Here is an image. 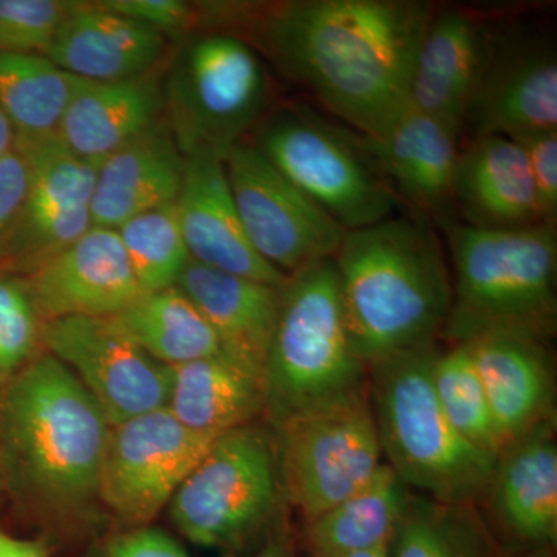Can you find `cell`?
<instances>
[{
  "mask_svg": "<svg viewBox=\"0 0 557 557\" xmlns=\"http://www.w3.org/2000/svg\"><path fill=\"white\" fill-rule=\"evenodd\" d=\"M166 409L193 431L225 434L263 413L262 373L226 354L186 362L172 368Z\"/></svg>",
  "mask_w": 557,
  "mask_h": 557,
  "instance_id": "26",
  "label": "cell"
},
{
  "mask_svg": "<svg viewBox=\"0 0 557 557\" xmlns=\"http://www.w3.org/2000/svg\"><path fill=\"white\" fill-rule=\"evenodd\" d=\"M166 54L160 33L95 2H70L46 57L76 78L119 83L163 67Z\"/></svg>",
  "mask_w": 557,
  "mask_h": 557,
  "instance_id": "20",
  "label": "cell"
},
{
  "mask_svg": "<svg viewBox=\"0 0 557 557\" xmlns=\"http://www.w3.org/2000/svg\"><path fill=\"white\" fill-rule=\"evenodd\" d=\"M104 557H190L182 544L157 528L139 527L109 542Z\"/></svg>",
  "mask_w": 557,
  "mask_h": 557,
  "instance_id": "39",
  "label": "cell"
},
{
  "mask_svg": "<svg viewBox=\"0 0 557 557\" xmlns=\"http://www.w3.org/2000/svg\"><path fill=\"white\" fill-rule=\"evenodd\" d=\"M14 141H16V135H14L10 121L7 120L5 113L0 108V157L7 156L14 149Z\"/></svg>",
  "mask_w": 557,
  "mask_h": 557,
  "instance_id": "42",
  "label": "cell"
},
{
  "mask_svg": "<svg viewBox=\"0 0 557 557\" xmlns=\"http://www.w3.org/2000/svg\"><path fill=\"white\" fill-rule=\"evenodd\" d=\"M40 325L27 278L0 270V387L38 357Z\"/></svg>",
  "mask_w": 557,
  "mask_h": 557,
  "instance_id": "34",
  "label": "cell"
},
{
  "mask_svg": "<svg viewBox=\"0 0 557 557\" xmlns=\"http://www.w3.org/2000/svg\"><path fill=\"white\" fill-rule=\"evenodd\" d=\"M454 205L463 225L518 230L542 225L525 150L515 139H472L458 153Z\"/></svg>",
  "mask_w": 557,
  "mask_h": 557,
  "instance_id": "24",
  "label": "cell"
},
{
  "mask_svg": "<svg viewBox=\"0 0 557 557\" xmlns=\"http://www.w3.org/2000/svg\"><path fill=\"white\" fill-rule=\"evenodd\" d=\"M223 163L242 225L260 258L285 276L335 258L347 231L255 145L237 143Z\"/></svg>",
  "mask_w": 557,
  "mask_h": 557,
  "instance_id": "11",
  "label": "cell"
},
{
  "mask_svg": "<svg viewBox=\"0 0 557 557\" xmlns=\"http://www.w3.org/2000/svg\"><path fill=\"white\" fill-rule=\"evenodd\" d=\"M343 557H386V548L372 549V552L357 553V555Z\"/></svg>",
  "mask_w": 557,
  "mask_h": 557,
  "instance_id": "44",
  "label": "cell"
},
{
  "mask_svg": "<svg viewBox=\"0 0 557 557\" xmlns=\"http://www.w3.org/2000/svg\"><path fill=\"white\" fill-rule=\"evenodd\" d=\"M437 351L431 343L369 366V401L381 450L417 494L478 507L497 456L461 437L440 408L432 384Z\"/></svg>",
  "mask_w": 557,
  "mask_h": 557,
  "instance_id": "5",
  "label": "cell"
},
{
  "mask_svg": "<svg viewBox=\"0 0 557 557\" xmlns=\"http://www.w3.org/2000/svg\"><path fill=\"white\" fill-rule=\"evenodd\" d=\"M511 557H556V548L530 549V552L512 553Z\"/></svg>",
  "mask_w": 557,
  "mask_h": 557,
  "instance_id": "43",
  "label": "cell"
},
{
  "mask_svg": "<svg viewBox=\"0 0 557 557\" xmlns=\"http://www.w3.org/2000/svg\"><path fill=\"white\" fill-rule=\"evenodd\" d=\"M183 175L185 156L166 121L160 120L98 164L91 223L116 230L139 214L174 205Z\"/></svg>",
  "mask_w": 557,
  "mask_h": 557,
  "instance_id": "22",
  "label": "cell"
},
{
  "mask_svg": "<svg viewBox=\"0 0 557 557\" xmlns=\"http://www.w3.org/2000/svg\"><path fill=\"white\" fill-rule=\"evenodd\" d=\"M333 262L351 343L368 368L435 343L453 302V274L428 222L394 215L347 231Z\"/></svg>",
  "mask_w": 557,
  "mask_h": 557,
  "instance_id": "2",
  "label": "cell"
},
{
  "mask_svg": "<svg viewBox=\"0 0 557 557\" xmlns=\"http://www.w3.org/2000/svg\"><path fill=\"white\" fill-rule=\"evenodd\" d=\"M453 302L443 332L453 344L493 332L552 338L556 330V225L446 230Z\"/></svg>",
  "mask_w": 557,
  "mask_h": 557,
  "instance_id": "6",
  "label": "cell"
},
{
  "mask_svg": "<svg viewBox=\"0 0 557 557\" xmlns=\"http://www.w3.org/2000/svg\"><path fill=\"white\" fill-rule=\"evenodd\" d=\"M285 496L276 432L249 423L219 435L172 497V522L197 547L237 549L262 536Z\"/></svg>",
  "mask_w": 557,
  "mask_h": 557,
  "instance_id": "7",
  "label": "cell"
},
{
  "mask_svg": "<svg viewBox=\"0 0 557 557\" xmlns=\"http://www.w3.org/2000/svg\"><path fill=\"white\" fill-rule=\"evenodd\" d=\"M386 557H498L496 537L475 505L410 493Z\"/></svg>",
  "mask_w": 557,
  "mask_h": 557,
  "instance_id": "30",
  "label": "cell"
},
{
  "mask_svg": "<svg viewBox=\"0 0 557 557\" xmlns=\"http://www.w3.org/2000/svg\"><path fill=\"white\" fill-rule=\"evenodd\" d=\"M458 134L446 124L408 108L375 137H357L359 146L392 185L443 230L456 225L454 175Z\"/></svg>",
  "mask_w": 557,
  "mask_h": 557,
  "instance_id": "17",
  "label": "cell"
},
{
  "mask_svg": "<svg viewBox=\"0 0 557 557\" xmlns=\"http://www.w3.org/2000/svg\"><path fill=\"white\" fill-rule=\"evenodd\" d=\"M163 67L139 78L95 83L76 78L58 135L81 160L100 164L164 119Z\"/></svg>",
  "mask_w": 557,
  "mask_h": 557,
  "instance_id": "23",
  "label": "cell"
},
{
  "mask_svg": "<svg viewBox=\"0 0 557 557\" xmlns=\"http://www.w3.org/2000/svg\"><path fill=\"white\" fill-rule=\"evenodd\" d=\"M256 148L296 188L346 231L394 218L398 196L359 146L307 110H281L265 121Z\"/></svg>",
  "mask_w": 557,
  "mask_h": 557,
  "instance_id": "9",
  "label": "cell"
},
{
  "mask_svg": "<svg viewBox=\"0 0 557 557\" xmlns=\"http://www.w3.org/2000/svg\"><path fill=\"white\" fill-rule=\"evenodd\" d=\"M218 437L183 426L166 408L110 426L98 497L124 522L148 527Z\"/></svg>",
  "mask_w": 557,
  "mask_h": 557,
  "instance_id": "12",
  "label": "cell"
},
{
  "mask_svg": "<svg viewBox=\"0 0 557 557\" xmlns=\"http://www.w3.org/2000/svg\"><path fill=\"white\" fill-rule=\"evenodd\" d=\"M177 287L207 319L223 354L262 373L284 285L273 287L190 259Z\"/></svg>",
  "mask_w": 557,
  "mask_h": 557,
  "instance_id": "25",
  "label": "cell"
},
{
  "mask_svg": "<svg viewBox=\"0 0 557 557\" xmlns=\"http://www.w3.org/2000/svg\"><path fill=\"white\" fill-rule=\"evenodd\" d=\"M212 25H247L278 67L333 113L375 137L409 108L421 40L432 20L412 0H293L212 5Z\"/></svg>",
  "mask_w": 557,
  "mask_h": 557,
  "instance_id": "1",
  "label": "cell"
},
{
  "mask_svg": "<svg viewBox=\"0 0 557 557\" xmlns=\"http://www.w3.org/2000/svg\"><path fill=\"white\" fill-rule=\"evenodd\" d=\"M285 497L304 523L346 500L383 467L369 392L276 431Z\"/></svg>",
  "mask_w": 557,
  "mask_h": 557,
  "instance_id": "10",
  "label": "cell"
},
{
  "mask_svg": "<svg viewBox=\"0 0 557 557\" xmlns=\"http://www.w3.org/2000/svg\"><path fill=\"white\" fill-rule=\"evenodd\" d=\"M75 84L46 54L0 53V108L16 141L57 135Z\"/></svg>",
  "mask_w": 557,
  "mask_h": 557,
  "instance_id": "31",
  "label": "cell"
},
{
  "mask_svg": "<svg viewBox=\"0 0 557 557\" xmlns=\"http://www.w3.org/2000/svg\"><path fill=\"white\" fill-rule=\"evenodd\" d=\"M486 504V525L512 549L556 548V421L534 429L497 456L479 504Z\"/></svg>",
  "mask_w": 557,
  "mask_h": 557,
  "instance_id": "15",
  "label": "cell"
},
{
  "mask_svg": "<svg viewBox=\"0 0 557 557\" xmlns=\"http://www.w3.org/2000/svg\"><path fill=\"white\" fill-rule=\"evenodd\" d=\"M242 557H296V555L287 539L274 536L269 539L262 547Z\"/></svg>",
  "mask_w": 557,
  "mask_h": 557,
  "instance_id": "41",
  "label": "cell"
},
{
  "mask_svg": "<svg viewBox=\"0 0 557 557\" xmlns=\"http://www.w3.org/2000/svg\"><path fill=\"white\" fill-rule=\"evenodd\" d=\"M24 277L40 322L113 318L145 295L119 233L100 226Z\"/></svg>",
  "mask_w": 557,
  "mask_h": 557,
  "instance_id": "14",
  "label": "cell"
},
{
  "mask_svg": "<svg viewBox=\"0 0 557 557\" xmlns=\"http://www.w3.org/2000/svg\"><path fill=\"white\" fill-rule=\"evenodd\" d=\"M116 233L143 293L177 287L190 256L175 205L127 220Z\"/></svg>",
  "mask_w": 557,
  "mask_h": 557,
  "instance_id": "33",
  "label": "cell"
},
{
  "mask_svg": "<svg viewBox=\"0 0 557 557\" xmlns=\"http://www.w3.org/2000/svg\"><path fill=\"white\" fill-rule=\"evenodd\" d=\"M110 319L145 354L166 368L223 354L207 319L178 287L145 293Z\"/></svg>",
  "mask_w": 557,
  "mask_h": 557,
  "instance_id": "29",
  "label": "cell"
},
{
  "mask_svg": "<svg viewBox=\"0 0 557 557\" xmlns=\"http://www.w3.org/2000/svg\"><path fill=\"white\" fill-rule=\"evenodd\" d=\"M174 205L190 259L273 287L287 282L288 276L260 258L248 240L219 152L200 149L185 156L182 190Z\"/></svg>",
  "mask_w": 557,
  "mask_h": 557,
  "instance_id": "16",
  "label": "cell"
},
{
  "mask_svg": "<svg viewBox=\"0 0 557 557\" xmlns=\"http://www.w3.org/2000/svg\"><path fill=\"white\" fill-rule=\"evenodd\" d=\"M547 343L512 332L485 333L463 343L485 387L504 449L556 421L555 368Z\"/></svg>",
  "mask_w": 557,
  "mask_h": 557,
  "instance_id": "19",
  "label": "cell"
},
{
  "mask_svg": "<svg viewBox=\"0 0 557 557\" xmlns=\"http://www.w3.org/2000/svg\"><path fill=\"white\" fill-rule=\"evenodd\" d=\"M28 189V166L16 149L0 157V245L20 214Z\"/></svg>",
  "mask_w": 557,
  "mask_h": 557,
  "instance_id": "38",
  "label": "cell"
},
{
  "mask_svg": "<svg viewBox=\"0 0 557 557\" xmlns=\"http://www.w3.org/2000/svg\"><path fill=\"white\" fill-rule=\"evenodd\" d=\"M262 386L263 413L274 432L368 392V366L351 343L333 259L287 277Z\"/></svg>",
  "mask_w": 557,
  "mask_h": 557,
  "instance_id": "4",
  "label": "cell"
},
{
  "mask_svg": "<svg viewBox=\"0 0 557 557\" xmlns=\"http://www.w3.org/2000/svg\"><path fill=\"white\" fill-rule=\"evenodd\" d=\"M2 388L0 432L22 482L58 508L98 496L110 423L78 379L40 351Z\"/></svg>",
  "mask_w": 557,
  "mask_h": 557,
  "instance_id": "3",
  "label": "cell"
},
{
  "mask_svg": "<svg viewBox=\"0 0 557 557\" xmlns=\"http://www.w3.org/2000/svg\"><path fill=\"white\" fill-rule=\"evenodd\" d=\"M432 384L440 408L458 434L498 456L504 445L467 344H454L449 350L437 351L432 362Z\"/></svg>",
  "mask_w": 557,
  "mask_h": 557,
  "instance_id": "32",
  "label": "cell"
},
{
  "mask_svg": "<svg viewBox=\"0 0 557 557\" xmlns=\"http://www.w3.org/2000/svg\"><path fill=\"white\" fill-rule=\"evenodd\" d=\"M472 138L507 137L557 131V62L537 44L491 47L485 73L472 98L463 129Z\"/></svg>",
  "mask_w": 557,
  "mask_h": 557,
  "instance_id": "18",
  "label": "cell"
},
{
  "mask_svg": "<svg viewBox=\"0 0 557 557\" xmlns=\"http://www.w3.org/2000/svg\"><path fill=\"white\" fill-rule=\"evenodd\" d=\"M412 490L387 463L368 485L304 523L309 557H343L386 548Z\"/></svg>",
  "mask_w": 557,
  "mask_h": 557,
  "instance_id": "28",
  "label": "cell"
},
{
  "mask_svg": "<svg viewBox=\"0 0 557 557\" xmlns=\"http://www.w3.org/2000/svg\"><path fill=\"white\" fill-rule=\"evenodd\" d=\"M70 2L0 0V53L47 54Z\"/></svg>",
  "mask_w": 557,
  "mask_h": 557,
  "instance_id": "35",
  "label": "cell"
},
{
  "mask_svg": "<svg viewBox=\"0 0 557 557\" xmlns=\"http://www.w3.org/2000/svg\"><path fill=\"white\" fill-rule=\"evenodd\" d=\"M163 94L164 121L183 156L212 149L225 157L262 116L269 79L244 39L207 32L180 40Z\"/></svg>",
  "mask_w": 557,
  "mask_h": 557,
  "instance_id": "8",
  "label": "cell"
},
{
  "mask_svg": "<svg viewBox=\"0 0 557 557\" xmlns=\"http://www.w3.org/2000/svg\"><path fill=\"white\" fill-rule=\"evenodd\" d=\"M525 150L542 222L556 225L557 131L515 139Z\"/></svg>",
  "mask_w": 557,
  "mask_h": 557,
  "instance_id": "37",
  "label": "cell"
},
{
  "mask_svg": "<svg viewBox=\"0 0 557 557\" xmlns=\"http://www.w3.org/2000/svg\"><path fill=\"white\" fill-rule=\"evenodd\" d=\"M0 557H50V553L44 542L14 537L0 528Z\"/></svg>",
  "mask_w": 557,
  "mask_h": 557,
  "instance_id": "40",
  "label": "cell"
},
{
  "mask_svg": "<svg viewBox=\"0 0 557 557\" xmlns=\"http://www.w3.org/2000/svg\"><path fill=\"white\" fill-rule=\"evenodd\" d=\"M491 47L478 21L467 14L446 11L432 16L413 64L409 108L460 135L485 73Z\"/></svg>",
  "mask_w": 557,
  "mask_h": 557,
  "instance_id": "21",
  "label": "cell"
},
{
  "mask_svg": "<svg viewBox=\"0 0 557 557\" xmlns=\"http://www.w3.org/2000/svg\"><path fill=\"white\" fill-rule=\"evenodd\" d=\"M100 9L110 11L160 33L164 38L183 40L199 27L196 3L183 0H98Z\"/></svg>",
  "mask_w": 557,
  "mask_h": 557,
  "instance_id": "36",
  "label": "cell"
},
{
  "mask_svg": "<svg viewBox=\"0 0 557 557\" xmlns=\"http://www.w3.org/2000/svg\"><path fill=\"white\" fill-rule=\"evenodd\" d=\"M28 166V189L0 252L38 236L90 208L97 164L65 148L60 135L14 141Z\"/></svg>",
  "mask_w": 557,
  "mask_h": 557,
  "instance_id": "27",
  "label": "cell"
},
{
  "mask_svg": "<svg viewBox=\"0 0 557 557\" xmlns=\"http://www.w3.org/2000/svg\"><path fill=\"white\" fill-rule=\"evenodd\" d=\"M40 344L78 379L110 426L166 408L172 369L145 354L112 319L42 322Z\"/></svg>",
  "mask_w": 557,
  "mask_h": 557,
  "instance_id": "13",
  "label": "cell"
}]
</instances>
